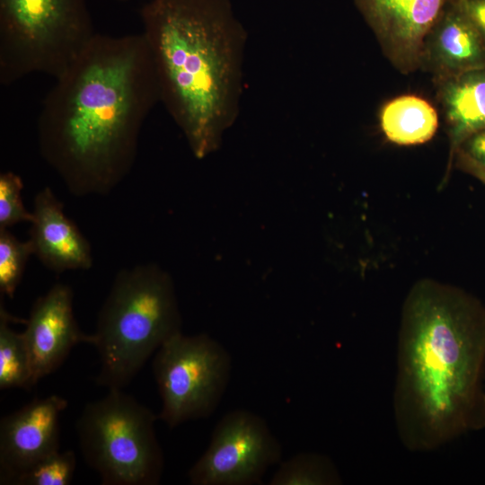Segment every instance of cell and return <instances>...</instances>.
Returning <instances> with one entry per match:
<instances>
[{"mask_svg":"<svg viewBox=\"0 0 485 485\" xmlns=\"http://www.w3.org/2000/svg\"><path fill=\"white\" fill-rule=\"evenodd\" d=\"M159 101L143 35L96 33L44 98L40 155L73 195H106L132 170L141 128Z\"/></svg>","mask_w":485,"mask_h":485,"instance_id":"obj_1","label":"cell"},{"mask_svg":"<svg viewBox=\"0 0 485 485\" xmlns=\"http://www.w3.org/2000/svg\"><path fill=\"white\" fill-rule=\"evenodd\" d=\"M485 306L432 279L404 301L398 334L393 417L402 445L435 451L485 428Z\"/></svg>","mask_w":485,"mask_h":485,"instance_id":"obj_2","label":"cell"},{"mask_svg":"<svg viewBox=\"0 0 485 485\" xmlns=\"http://www.w3.org/2000/svg\"><path fill=\"white\" fill-rule=\"evenodd\" d=\"M139 17L160 101L203 159L240 114L248 32L231 0H148Z\"/></svg>","mask_w":485,"mask_h":485,"instance_id":"obj_3","label":"cell"},{"mask_svg":"<svg viewBox=\"0 0 485 485\" xmlns=\"http://www.w3.org/2000/svg\"><path fill=\"white\" fill-rule=\"evenodd\" d=\"M181 331L173 280L154 263L119 270L91 334L101 367L96 383L126 387L169 338Z\"/></svg>","mask_w":485,"mask_h":485,"instance_id":"obj_4","label":"cell"},{"mask_svg":"<svg viewBox=\"0 0 485 485\" xmlns=\"http://www.w3.org/2000/svg\"><path fill=\"white\" fill-rule=\"evenodd\" d=\"M96 33L86 0H0V84L57 78Z\"/></svg>","mask_w":485,"mask_h":485,"instance_id":"obj_5","label":"cell"},{"mask_svg":"<svg viewBox=\"0 0 485 485\" xmlns=\"http://www.w3.org/2000/svg\"><path fill=\"white\" fill-rule=\"evenodd\" d=\"M158 415L122 389L88 402L76 421L81 454L103 485H156L164 460Z\"/></svg>","mask_w":485,"mask_h":485,"instance_id":"obj_6","label":"cell"},{"mask_svg":"<svg viewBox=\"0 0 485 485\" xmlns=\"http://www.w3.org/2000/svg\"><path fill=\"white\" fill-rule=\"evenodd\" d=\"M152 366L162 404L158 419L173 428L215 412L229 384L232 358L209 335L181 331L156 350Z\"/></svg>","mask_w":485,"mask_h":485,"instance_id":"obj_7","label":"cell"},{"mask_svg":"<svg viewBox=\"0 0 485 485\" xmlns=\"http://www.w3.org/2000/svg\"><path fill=\"white\" fill-rule=\"evenodd\" d=\"M281 458V445L267 422L250 410H234L217 422L188 479L192 485L259 484Z\"/></svg>","mask_w":485,"mask_h":485,"instance_id":"obj_8","label":"cell"},{"mask_svg":"<svg viewBox=\"0 0 485 485\" xmlns=\"http://www.w3.org/2000/svg\"><path fill=\"white\" fill-rule=\"evenodd\" d=\"M384 51L401 72L423 61L428 37L447 0H353Z\"/></svg>","mask_w":485,"mask_h":485,"instance_id":"obj_9","label":"cell"},{"mask_svg":"<svg viewBox=\"0 0 485 485\" xmlns=\"http://www.w3.org/2000/svg\"><path fill=\"white\" fill-rule=\"evenodd\" d=\"M67 401L36 398L0 421V484H11L31 466L59 450V417Z\"/></svg>","mask_w":485,"mask_h":485,"instance_id":"obj_10","label":"cell"},{"mask_svg":"<svg viewBox=\"0 0 485 485\" xmlns=\"http://www.w3.org/2000/svg\"><path fill=\"white\" fill-rule=\"evenodd\" d=\"M73 290L57 283L33 304L23 331L31 366V384L56 371L79 343L91 344L73 311Z\"/></svg>","mask_w":485,"mask_h":485,"instance_id":"obj_11","label":"cell"},{"mask_svg":"<svg viewBox=\"0 0 485 485\" xmlns=\"http://www.w3.org/2000/svg\"><path fill=\"white\" fill-rule=\"evenodd\" d=\"M30 237L34 255L49 270L89 269L92 248L76 225L64 212V205L48 187L34 197Z\"/></svg>","mask_w":485,"mask_h":485,"instance_id":"obj_12","label":"cell"},{"mask_svg":"<svg viewBox=\"0 0 485 485\" xmlns=\"http://www.w3.org/2000/svg\"><path fill=\"white\" fill-rule=\"evenodd\" d=\"M425 55L445 78L485 66V40L455 0H447L428 37Z\"/></svg>","mask_w":485,"mask_h":485,"instance_id":"obj_13","label":"cell"},{"mask_svg":"<svg viewBox=\"0 0 485 485\" xmlns=\"http://www.w3.org/2000/svg\"><path fill=\"white\" fill-rule=\"evenodd\" d=\"M441 100L452 157L466 139L485 129V66L445 78Z\"/></svg>","mask_w":485,"mask_h":485,"instance_id":"obj_14","label":"cell"},{"mask_svg":"<svg viewBox=\"0 0 485 485\" xmlns=\"http://www.w3.org/2000/svg\"><path fill=\"white\" fill-rule=\"evenodd\" d=\"M380 120L387 139L401 146L423 144L433 137L438 127L434 107L415 95L399 96L387 102Z\"/></svg>","mask_w":485,"mask_h":485,"instance_id":"obj_15","label":"cell"},{"mask_svg":"<svg viewBox=\"0 0 485 485\" xmlns=\"http://www.w3.org/2000/svg\"><path fill=\"white\" fill-rule=\"evenodd\" d=\"M13 321H19L5 309L0 302V389H30L31 384V366L29 349L22 332L10 327Z\"/></svg>","mask_w":485,"mask_h":485,"instance_id":"obj_16","label":"cell"},{"mask_svg":"<svg viewBox=\"0 0 485 485\" xmlns=\"http://www.w3.org/2000/svg\"><path fill=\"white\" fill-rule=\"evenodd\" d=\"M342 483L333 462L326 455L304 452L278 463L269 485H338Z\"/></svg>","mask_w":485,"mask_h":485,"instance_id":"obj_17","label":"cell"},{"mask_svg":"<svg viewBox=\"0 0 485 485\" xmlns=\"http://www.w3.org/2000/svg\"><path fill=\"white\" fill-rule=\"evenodd\" d=\"M34 255L31 241H21L9 229H0V292L13 298L27 262Z\"/></svg>","mask_w":485,"mask_h":485,"instance_id":"obj_18","label":"cell"},{"mask_svg":"<svg viewBox=\"0 0 485 485\" xmlns=\"http://www.w3.org/2000/svg\"><path fill=\"white\" fill-rule=\"evenodd\" d=\"M75 468V453L58 450L20 473L11 485H68Z\"/></svg>","mask_w":485,"mask_h":485,"instance_id":"obj_19","label":"cell"},{"mask_svg":"<svg viewBox=\"0 0 485 485\" xmlns=\"http://www.w3.org/2000/svg\"><path fill=\"white\" fill-rule=\"evenodd\" d=\"M23 182L12 172L0 174V229L28 222L33 218L32 212L26 209L22 198Z\"/></svg>","mask_w":485,"mask_h":485,"instance_id":"obj_20","label":"cell"},{"mask_svg":"<svg viewBox=\"0 0 485 485\" xmlns=\"http://www.w3.org/2000/svg\"><path fill=\"white\" fill-rule=\"evenodd\" d=\"M462 154L477 165L485 168V129L471 136L462 145Z\"/></svg>","mask_w":485,"mask_h":485,"instance_id":"obj_21","label":"cell"},{"mask_svg":"<svg viewBox=\"0 0 485 485\" xmlns=\"http://www.w3.org/2000/svg\"><path fill=\"white\" fill-rule=\"evenodd\" d=\"M475 24L485 40V0H455Z\"/></svg>","mask_w":485,"mask_h":485,"instance_id":"obj_22","label":"cell"},{"mask_svg":"<svg viewBox=\"0 0 485 485\" xmlns=\"http://www.w3.org/2000/svg\"><path fill=\"white\" fill-rule=\"evenodd\" d=\"M461 154L462 163L463 164L464 169L485 184V168L477 165L463 154Z\"/></svg>","mask_w":485,"mask_h":485,"instance_id":"obj_23","label":"cell"},{"mask_svg":"<svg viewBox=\"0 0 485 485\" xmlns=\"http://www.w3.org/2000/svg\"><path fill=\"white\" fill-rule=\"evenodd\" d=\"M115 1L120 2V3H125V2H128V1H130V0H115Z\"/></svg>","mask_w":485,"mask_h":485,"instance_id":"obj_24","label":"cell"}]
</instances>
